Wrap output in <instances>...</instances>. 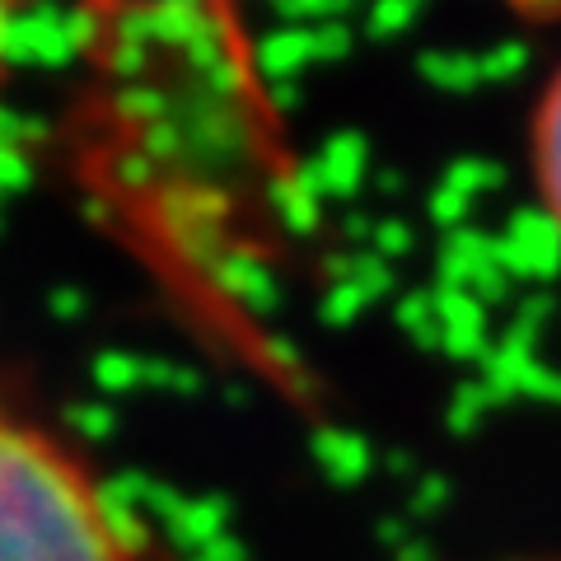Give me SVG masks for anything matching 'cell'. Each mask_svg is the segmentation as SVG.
Wrapping results in <instances>:
<instances>
[{"instance_id": "3957f363", "label": "cell", "mask_w": 561, "mask_h": 561, "mask_svg": "<svg viewBox=\"0 0 561 561\" xmlns=\"http://www.w3.org/2000/svg\"><path fill=\"white\" fill-rule=\"evenodd\" d=\"M103 24H150V20H225L230 0H99Z\"/></svg>"}, {"instance_id": "7a4b0ae2", "label": "cell", "mask_w": 561, "mask_h": 561, "mask_svg": "<svg viewBox=\"0 0 561 561\" xmlns=\"http://www.w3.org/2000/svg\"><path fill=\"white\" fill-rule=\"evenodd\" d=\"M529 179L538 210L548 216L552 234L561 239V61L538 84L529 108Z\"/></svg>"}, {"instance_id": "277c9868", "label": "cell", "mask_w": 561, "mask_h": 561, "mask_svg": "<svg viewBox=\"0 0 561 561\" xmlns=\"http://www.w3.org/2000/svg\"><path fill=\"white\" fill-rule=\"evenodd\" d=\"M38 0H0V90L10 80V66H14V47H20V28L33 14Z\"/></svg>"}, {"instance_id": "6da1fadb", "label": "cell", "mask_w": 561, "mask_h": 561, "mask_svg": "<svg viewBox=\"0 0 561 561\" xmlns=\"http://www.w3.org/2000/svg\"><path fill=\"white\" fill-rule=\"evenodd\" d=\"M0 561H160L154 534L61 426L0 389Z\"/></svg>"}]
</instances>
